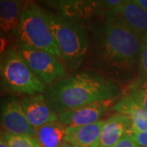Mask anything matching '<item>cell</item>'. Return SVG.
I'll use <instances>...</instances> for the list:
<instances>
[{"label":"cell","instance_id":"obj_1","mask_svg":"<svg viewBox=\"0 0 147 147\" xmlns=\"http://www.w3.org/2000/svg\"><path fill=\"white\" fill-rule=\"evenodd\" d=\"M120 92L119 85L111 79L93 71L84 70L47 86L42 95L58 115L95 102L113 100Z\"/></svg>","mask_w":147,"mask_h":147},{"label":"cell","instance_id":"obj_7","mask_svg":"<svg viewBox=\"0 0 147 147\" xmlns=\"http://www.w3.org/2000/svg\"><path fill=\"white\" fill-rule=\"evenodd\" d=\"M105 20L125 27L135 34L145 44L147 42V11L137 5L133 0L123 3L104 14Z\"/></svg>","mask_w":147,"mask_h":147},{"label":"cell","instance_id":"obj_9","mask_svg":"<svg viewBox=\"0 0 147 147\" xmlns=\"http://www.w3.org/2000/svg\"><path fill=\"white\" fill-rule=\"evenodd\" d=\"M20 101L28 121L34 129L58 121V115L47 104L42 93L27 95Z\"/></svg>","mask_w":147,"mask_h":147},{"label":"cell","instance_id":"obj_24","mask_svg":"<svg viewBox=\"0 0 147 147\" xmlns=\"http://www.w3.org/2000/svg\"><path fill=\"white\" fill-rule=\"evenodd\" d=\"M60 147H73V146H71V145H70L69 143H68V142H65Z\"/></svg>","mask_w":147,"mask_h":147},{"label":"cell","instance_id":"obj_17","mask_svg":"<svg viewBox=\"0 0 147 147\" xmlns=\"http://www.w3.org/2000/svg\"><path fill=\"white\" fill-rule=\"evenodd\" d=\"M5 136L9 147H41L36 138L33 136L12 135L7 131H5Z\"/></svg>","mask_w":147,"mask_h":147},{"label":"cell","instance_id":"obj_19","mask_svg":"<svg viewBox=\"0 0 147 147\" xmlns=\"http://www.w3.org/2000/svg\"><path fill=\"white\" fill-rule=\"evenodd\" d=\"M131 139L141 147H147V131L144 132H129L127 131Z\"/></svg>","mask_w":147,"mask_h":147},{"label":"cell","instance_id":"obj_4","mask_svg":"<svg viewBox=\"0 0 147 147\" xmlns=\"http://www.w3.org/2000/svg\"><path fill=\"white\" fill-rule=\"evenodd\" d=\"M16 38L17 45L45 51L61 61L48 23L47 11L36 4H25Z\"/></svg>","mask_w":147,"mask_h":147},{"label":"cell","instance_id":"obj_5","mask_svg":"<svg viewBox=\"0 0 147 147\" xmlns=\"http://www.w3.org/2000/svg\"><path fill=\"white\" fill-rule=\"evenodd\" d=\"M0 83L6 90L21 94L43 93L46 86L32 72L16 47L0 57Z\"/></svg>","mask_w":147,"mask_h":147},{"label":"cell","instance_id":"obj_26","mask_svg":"<svg viewBox=\"0 0 147 147\" xmlns=\"http://www.w3.org/2000/svg\"><path fill=\"white\" fill-rule=\"evenodd\" d=\"M73 147H75V146H73Z\"/></svg>","mask_w":147,"mask_h":147},{"label":"cell","instance_id":"obj_21","mask_svg":"<svg viewBox=\"0 0 147 147\" xmlns=\"http://www.w3.org/2000/svg\"><path fill=\"white\" fill-rule=\"evenodd\" d=\"M11 41L10 38L6 36L3 32L0 30V57L11 47Z\"/></svg>","mask_w":147,"mask_h":147},{"label":"cell","instance_id":"obj_22","mask_svg":"<svg viewBox=\"0 0 147 147\" xmlns=\"http://www.w3.org/2000/svg\"><path fill=\"white\" fill-rule=\"evenodd\" d=\"M0 147H9L7 137L5 136V131L3 130L0 131Z\"/></svg>","mask_w":147,"mask_h":147},{"label":"cell","instance_id":"obj_23","mask_svg":"<svg viewBox=\"0 0 147 147\" xmlns=\"http://www.w3.org/2000/svg\"><path fill=\"white\" fill-rule=\"evenodd\" d=\"M133 2L137 5L141 7L142 9H144L147 11V0H133Z\"/></svg>","mask_w":147,"mask_h":147},{"label":"cell","instance_id":"obj_8","mask_svg":"<svg viewBox=\"0 0 147 147\" xmlns=\"http://www.w3.org/2000/svg\"><path fill=\"white\" fill-rule=\"evenodd\" d=\"M0 124L3 130L12 135L34 137L35 129L30 125L21 101L14 96L0 100Z\"/></svg>","mask_w":147,"mask_h":147},{"label":"cell","instance_id":"obj_15","mask_svg":"<svg viewBox=\"0 0 147 147\" xmlns=\"http://www.w3.org/2000/svg\"><path fill=\"white\" fill-rule=\"evenodd\" d=\"M66 127L58 121L35 129L34 137L41 147H60L65 142Z\"/></svg>","mask_w":147,"mask_h":147},{"label":"cell","instance_id":"obj_25","mask_svg":"<svg viewBox=\"0 0 147 147\" xmlns=\"http://www.w3.org/2000/svg\"><path fill=\"white\" fill-rule=\"evenodd\" d=\"M3 130V127H2V126H1V124H0V131Z\"/></svg>","mask_w":147,"mask_h":147},{"label":"cell","instance_id":"obj_3","mask_svg":"<svg viewBox=\"0 0 147 147\" xmlns=\"http://www.w3.org/2000/svg\"><path fill=\"white\" fill-rule=\"evenodd\" d=\"M47 16L61 61L71 68L79 67L89 47L86 28L77 21L47 11Z\"/></svg>","mask_w":147,"mask_h":147},{"label":"cell","instance_id":"obj_16","mask_svg":"<svg viewBox=\"0 0 147 147\" xmlns=\"http://www.w3.org/2000/svg\"><path fill=\"white\" fill-rule=\"evenodd\" d=\"M126 96L147 110V79L138 78L134 81L130 85Z\"/></svg>","mask_w":147,"mask_h":147},{"label":"cell","instance_id":"obj_18","mask_svg":"<svg viewBox=\"0 0 147 147\" xmlns=\"http://www.w3.org/2000/svg\"><path fill=\"white\" fill-rule=\"evenodd\" d=\"M138 78L147 79V42L144 44L140 56V59L138 61Z\"/></svg>","mask_w":147,"mask_h":147},{"label":"cell","instance_id":"obj_14","mask_svg":"<svg viewBox=\"0 0 147 147\" xmlns=\"http://www.w3.org/2000/svg\"><path fill=\"white\" fill-rule=\"evenodd\" d=\"M113 110L129 118L131 127L127 131H147V110L136 103L129 96H124L113 106Z\"/></svg>","mask_w":147,"mask_h":147},{"label":"cell","instance_id":"obj_13","mask_svg":"<svg viewBox=\"0 0 147 147\" xmlns=\"http://www.w3.org/2000/svg\"><path fill=\"white\" fill-rule=\"evenodd\" d=\"M131 121L122 114L110 116L105 121L98 147H114L130 129Z\"/></svg>","mask_w":147,"mask_h":147},{"label":"cell","instance_id":"obj_2","mask_svg":"<svg viewBox=\"0 0 147 147\" xmlns=\"http://www.w3.org/2000/svg\"><path fill=\"white\" fill-rule=\"evenodd\" d=\"M92 31L96 56L106 68L119 72L138 64L144 44L129 30L105 20Z\"/></svg>","mask_w":147,"mask_h":147},{"label":"cell","instance_id":"obj_11","mask_svg":"<svg viewBox=\"0 0 147 147\" xmlns=\"http://www.w3.org/2000/svg\"><path fill=\"white\" fill-rule=\"evenodd\" d=\"M105 122L78 127H66L65 142L75 147H98Z\"/></svg>","mask_w":147,"mask_h":147},{"label":"cell","instance_id":"obj_12","mask_svg":"<svg viewBox=\"0 0 147 147\" xmlns=\"http://www.w3.org/2000/svg\"><path fill=\"white\" fill-rule=\"evenodd\" d=\"M25 4L18 0H0V30L10 38H16Z\"/></svg>","mask_w":147,"mask_h":147},{"label":"cell","instance_id":"obj_20","mask_svg":"<svg viewBox=\"0 0 147 147\" xmlns=\"http://www.w3.org/2000/svg\"><path fill=\"white\" fill-rule=\"evenodd\" d=\"M114 147H141L134 142L127 132Z\"/></svg>","mask_w":147,"mask_h":147},{"label":"cell","instance_id":"obj_6","mask_svg":"<svg viewBox=\"0 0 147 147\" xmlns=\"http://www.w3.org/2000/svg\"><path fill=\"white\" fill-rule=\"evenodd\" d=\"M16 47L32 72L45 85L51 86L58 80L66 77L63 62L52 54L31 47L19 45Z\"/></svg>","mask_w":147,"mask_h":147},{"label":"cell","instance_id":"obj_10","mask_svg":"<svg viewBox=\"0 0 147 147\" xmlns=\"http://www.w3.org/2000/svg\"><path fill=\"white\" fill-rule=\"evenodd\" d=\"M108 101L95 102L58 114V122L65 127H78L100 121L109 108Z\"/></svg>","mask_w":147,"mask_h":147}]
</instances>
